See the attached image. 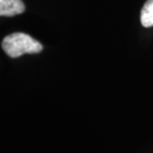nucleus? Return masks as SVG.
I'll return each mask as SVG.
<instances>
[{"label": "nucleus", "instance_id": "f03ea898", "mask_svg": "<svg viewBox=\"0 0 153 153\" xmlns=\"http://www.w3.org/2000/svg\"><path fill=\"white\" fill-rule=\"evenodd\" d=\"M24 11L25 4L22 0H0V16L12 17Z\"/></svg>", "mask_w": 153, "mask_h": 153}, {"label": "nucleus", "instance_id": "7ed1b4c3", "mask_svg": "<svg viewBox=\"0 0 153 153\" xmlns=\"http://www.w3.org/2000/svg\"><path fill=\"white\" fill-rule=\"evenodd\" d=\"M140 20L143 27H153V0H147L142 7Z\"/></svg>", "mask_w": 153, "mask_h": 153}, {"label": "nucleus", "instance_id": "f257e3e1", "mask_svg": "<svg viewBox=\"0 0 153 153\" xmlns=\"http://www.w3.org/2000/svg\"><path fill=\"white\" fill-rule=\"evenodd\" d=\"M2 48L8 56L19 57L25 53H38L43 51V45L31 36L24 33H14L2 41Z\"/></svg>", "mask_w": 153, "mask_h": 153}]
</instances>
